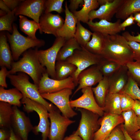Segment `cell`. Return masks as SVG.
<instances>
[{
    "label": "cell",
    "mask_w": 140,
    "mask_h": 140,
    "mask_svg": "<svg viewBox=\"0 0 140 140\" xmlns=\"http://www.w3.org/2000/svg\"><path fill=\"white\" fill-rule=\"evenodd\" d=\"M73 140H83L79 135L76 134L74 132L72 134Z\"/></svg>",
    "instance_id": "obj_55"
},
{
    "label": "cell",
    "mask_w": 140,
    "mask_h": 140,
    "mask_svg": "<svg viewBox=\"0 0 140 140\" xmlns=\"http://www.w3.org/2000/svg\"><path fill=\"white\" fill-rule=\"evenodd\" d=\"M12 107L13 113L11 120V128L23 140H28L29 133L32 131L34 127L29 118L18 107L15 106Z\"/></svg>",
    "instance_id": "obj_13"
},
{
    "label": "cell",
    "mask_w": 140,
    "mask_h": 140,
    "mask_svg": "<svg viewBox=\"0 0 140 140\" xmlns=\"http://www.w3.org/2000/svg\"><path fill=\"white\" fill-rule=\"evenodd\" d=\"M121 23L120 19L114 23L102 19L95 22L89 20L87 24L93 32H97L105 36L115 35L120 32L121 31L119 27Z\"/></svg>",
    "instance_id": "obj_20"
},
{
    "label": "cell",
    "mask_w": 140,
    "mask_h": 140,
    "mask_svg": "<svg viewBox=\"0 0 140 140\" xmlns=\"http://www.w3.org/2000/svg\"><path fill=\"white\" fill-rule=\"evenodd\" d=\"M105 140H126L121 128L115 127Z\"/></svg>",
    "instance_id": "obj_41"
},
{
    "label": "cell",
    "mask_w": 140,
    "mask_h": 140,
    "mask_svg": "<svg viewBox=\"0 0 140 140\" xmlns=\"http://www.w3.org/2000/svg\"><path fill=\"white\" fill-rule=\"evenodd\" d=\"M120 98V106L122 112L132 109L135 100L122 91L119 93Z\"/></svg>",
    "instance_id": "obj_40"
},
{
    "label": "cell",
    "mask_w": 140,
    "mask_h": 140,
    "mask_svg": "<svg viewBox=\"0 0 140 140\" xmlns=\"http://www.w3.org/2000/svg\"><path fill=\"white\" fill-rule=\"evenodd\" d=\"M82 47L74 38L66 40L58 53L56 61H65L72 56L76 50H81Z\"/></svg>",
    "instance_id": "obj_26"
},
{
    "label": "cell",
    "mask_w": 140,
    "mask_h": 140,
    "mask_svg": "<svg viewBox=\"0 0 140 140\" xmlns=\"http://www.w3.org/2000/svg\"><path fill=\"white\" fill-rule=\"evenodd\" d=\"M69 1L68 8L72 13L76 11L80 5L83 6L84 4V0H70Z\"/></svg>",
    "instance_id": "obj_44"
},
{
    "label": "cell",
    "mask_w": 140,
    "mask_h": 140,
    "mask_svg": "<svg viewBox=\"0 0 140 140\" xmlns=\"http://www.w3.org/2000/svg\"><path fill=\"white\" fill-rule=\"evenodd\" d=\"M7 13L5 11H3V10L0 9V16L1 17H2L5 15H6Z\"/></svg>",
    "instance_id": "obj_56"
},
{
    "label": "cell",
    "mask_w": 140,
    "mask_h": 140,
    "mask_svg": "<svg viewBox=\"0 0 140 140\" xmlns=\"http://www.w3.org/2000/svg\"><path fill=\"white\" fill-rule=\"evenodd\" d=\"M6 33L1 32L0 34V66L10 69L14 62L12 53L7 42Z\"/></svg>",
    "instance_id": "obj_22"
},
{
    "label": "cell",
    "mask_w": 140,
    "mask_h": 140,
    "mask_svg": "<svg viewBox=\"0 0 140 140\" xmlns=\"http://www.w3.org/2000/svg\"><path fill=\"white\" fill-rule=\"evenodd\" d=\"M82 47L81 50H75L73 55L65 60L77 68L71 76L76 86L78 85V77L79 74L90 66L98 64L103 58L101 55L92 53L84 47Z\"/></svg>",
    "instance_id": "obj_6"
},
{
    "label": "cell",
    "mask_w": 140,
    "mask_h": 140,
    "mask_svg": "<svg viewBox=\"0 0 140 140\" xmlns=\"http://www.w3.org/2000/svg\"><path fill=\"white\" fill-rule=\"evenodd\" d=\"M104 111L107 113L121 115L122 113L120 106V98L119 93H107L105 100Z\"/></svg>",
    "instance_id": "obj_27"
},
{
    "label": "cell",
    "mask_w": 140,
    "mask_h": 140,
    "mask_svg": "<svg viewBox=\"0 0 140 140\" xmlns=\"http://www.w3.org/2000/svg\"><path fill=\"white\" fill-rule=\"evenodd\" d=\"M66 40L64 38L56 37L52 45L45 50L38 51V56L41 65L45 67L47 72L51 78L56 79L55 66L59 50Z\"/></svg>",
    "instance_id": "obj_7"
},
{
    "label": "cell",
    "mask_w": 140,
    "mask_h": 140,
    "mask_svg": "<svg viewBox=\"0 0 140 140\" xmlns=\"http://www.w3.org/2000/svg\"><path fill=\"white\" fill-rule=\"evenodd\" d=\"M21 102L23 105L24 110L27 113L35 111L39 115V123L33 127L32 131L36 135L41 132L42 140H47L50 127L49 112L47 108L44 105L27 97H23Z\"/></svg>",
    "instance_id": "obj_5"
},
{
    "label": "cell",
    "mask_w": 140,
    "mask_h": 140,
    "mask_svg": "<svg viewBox=\"0 0 140 140\" xmlns=\"http://www.w3.org/2000/svg\"><path fill=\"white\" fill-rule=\"evenodd\" d=\"M16 8L0 18V31H7L11 33L13 31V23L16 20Z\"/></svg>",
    "instance_id": "obj_37"
},
{
    "label": "cell",
    "mask_w": 140,
    "mask_h": 140,
    "mask_svg": "<svg viewBox=\"0 0 140 140\" xmlns=\"http://www.w3.org/2000/svg\"><path fill=\"white\" fill-rule=\"evenodd\" d=\"M135 19L133 14L130 15L122 23H121L119 26L121 31H124L125 28L128 26L134 24Z\"/></svg>",
    "instance_id": "obj_45"
},
{
    "label": "cell",
    "mask_w": 140,
    "mask_h": 140,
    "mask_svg": "<svg viewBox=\"0 0 140 140\" xmlns=\"http://www.w3.org/2000/svg\"><path fill=\"white\" fill-rule=\"evenodd\" d=\"M13 111L12 105L0 101V128L10 129Z\"/></svg>",
    "instance_id": "obj_32"
},
{
    "label": "cell",
    "mask_w": 140,
    "mask_h": 140,
    "mask_svg": "<svg viewBox=\"0 0 140 140\" xmlns=\"http://www.w3.org/2000/svg\"><path fill=\"white\" fill-rule=\"evenodd\" d=\"M0 8L1 9L5 11L7 13H9L11 11L5 3L3 0H0Z\"/></svg>",
    "instance_id": "obj_50"
},
{
    "label": "cell",
    "mask_w": 140,
    "mask_h": 140,
    "mask_svg": "<svg viewBox=\"0 0 140 140\" xmlns=\"http://www.w3.org/2000/svg\"><path fill=\"white\" fill-rule=\"evenodd\" d=\"M45 0H26L21 2L16 8V16H27L39 24V20L44 10Z\"/></svg>",
    "instance_id": "obj_15"
},
{
    "label": "cell",
    "mask_w": 140,
    "mask_h": 140,
    "mask_svg": "<svg viewBox=\"0 0 140 140\" xmlns=\"http://www.w3.org/2000/svg\"><path fill=\"white\" fill-rule=\"evenodd\" d=\"M92 36L91 39L84 48L92 53L100 55L104 45V36L99 33L94 32Z\"/></svg>",
    "instance_id": "obj_33"
},
{
    "label": "cell",
    "mask_w": 140,
    "mask_h": 140,
    "mask_svg": "<svg viewBox=\"0 0 140 140\" xmlns=\"http://www.w3.org/2000/svg\"><path fill=\"white\" fill-rule=\"evenodd\" d=\"M137 121L138 126L140 129V115L137 116Z\"/></svg>",
    "instance_id": "obj_57"
},
{
    "label": "cell",
    "mask_w": 140,
    "mask_h": 140,
    "mask_svg": "<svg viewBox=\"0 0 140 140\" xmlns=\"http://www.w3.org/2000/svg\"><path fill=\"white\" fill-rule=\"evenodd\" d=\"M38 48H31L23 53L20 59L13 62L11 69L8 72L9 75L14 74L17 72H22L28 75L38 87L43 74L47 72L45 67L41 65L39 61Z\"/></svg>",
    "instance_id": "obj_2"
},
{
    "label": "cell",
    "mask_w": 140,
    "mask_h": 140,
    "mask_svg": "<svg viewBox=\"0 0 140 140\" xmlns=\"http://www.w3.org/2000/svg\"><path fill=\"white\" fill-rule=\"evenodd\" d=\"M10 129L0 128V140H7L10 136Z\"/></svg>",
    "instance_id": "obj_48"
},
{
    "label": "cell",
    "mask_w": 140,
    "mask_h": 140,
    "mask_svg": "<svg viewBox=\"0 0 140 140\" xmlns=\"http://www.w3.org/2000/svg\"><path fill=\"white\" fill-rule=\"evenodd\" d=\"M84 4L82 9L73 12L78 21L87 23L89 21V15L92 10L98 8L99 5L97 0H84Z\"/></svg>",
    "instance_id": "obj_29"
},
{
    "label": "cell",
    "mask_w": 140,
    "mask_h": 140,
    "mask_svg": "<svg viewBox=\"0 0 140 140\" xmlns=\"http://www.w3.org/2000/svg\"><path fill=\"white\" fill-rule=\"evenodd\" d=\"M108 78L105 77H103L96 87H92L96 100L101 107L104 108V107L105 100L108 92Z\"/></svg>",
    "instance_id": "obj_31"
},
{
    "label": "cell",
    "mask_w": 140,
    "mask_h": 140,
    "mask_svg": "<svg viewBox=\"0 0 140 140\" xmlns=\"http://www.w3.org/2000/svg\"><path fill=\"white\" fill-rule=\"evenodd\" d=\"M23 96L16 88L6 89L0 87V101L18 107L21 106V100Z\"/></svg>",
    "instance_id": "obj_24"
},
{
    "label": "cell",
    "mask_w": 140,
    "mask_h": 140,
    "mask_svg": "<svg viewBox=\"0 0 140 140\" xmlns=\"http://www.w3.org/2000/svg\"><path fill=\"white\" fill-rule=\"evenodd\" d=\"M124 0H114L112 2L100 6L96 10H92L89 15V19L92 20L98 18L110 21L115 15Z\"/></svg>",
    "instance_id": "obj_18"
},
{
    "label": "cell",
    "mask_w": 140,
    "mask_h": 140,
    "mask_svg": "<svg viewBox=\"0 0 140 140\" xmlns=\"http://www.w3.org/2000/svg\"><path fill=\"white\" fill-rule=\"evenodd\" d=\"M127 43L134 53V60L140 62V43L132 41H128Z\"/></svg>",
    "instance_id": "obj_42"
},
{
    "label": "cell",
    "mask_w": 140,
    "mask_h": 140,
    "mask_svg": "<svg viewBox=\"0 0 140 140\" xmlns=\"http://www.w3.org/2000/svg\"><path fill=\"white\" fill-rule=\"evenodd\" d=\"M123 36L128 41H132L140 43V34L138 33L136 36L131 35L128 31H125L122 33Z\"/></svg>",
    "instance_id": "obj_47"
},
{
    "label": "cell",
    "mask_w": 140,
    "mask_h": 140,
    "mask_svg": "<svg viewBox=\"0 0 140 140\" xmlns=\"http://www.w3.org/2000/svg\"><path fill=\"white\" fill-rule=\"evenodd\" d=\"M65 8L64 22L61 28L58 31L57 34V37H62L67 40L74 37L78 21L73 13L69 10L67 2H65Z\"/></svg>",
    "instance_id": "obj_21"
},
{
    "label": "cell",
    "mask_w": 140,
    "mask_h": 140,
    "mask_svg": "<svg viewBox=\"0 0 140 140\" xmlns=\"http://www.w3.org/2000/svg\"><path fill=\"white\" fill-rule=\"evenodd\" d=\"M129 75L127 83L122 91L129 96L134 100L140 101V89L138 84Z\"/></svg>",
    "instance_id": "obj_36"
},
{
    "label": "cell",
    "mask_w": 140,
    "mask_h": 140,
    "mask_svg": "<svg viewBox=\"0 0 140 140\" xmlns=\"http://www.w3.org/2000/svg\"><path fill=\"white\" fill-rule=\"evenodd\" d=\"M112 0H97V2L99 5H102L106 4L107 3L112 2Z\"/></svg>",
    "instance_id": "obj_54"
},
{
    "label": "cell",
    "mask_w": 140,
    "mask_h": 140,
    "mask_svg": "<svg viewBox=\"0 0 140 140\" xmlns=\"http://www.w3.org/2000/svg\"><path fill=\"white\" fill-rule=\"evenodd\" d=\"M10 136L7 140H23L15 133L12 129H10Z\"/></svg>",
    "instance_id": "obj_49"
},
{
    "label": "cell",
    "mask_w": 140,
    "mask_h": 140,
    "mask_svg": "<svg viewBox=\"0 0 140 140\" xmlns=\"http://www.w3.org/2000/svg\"><path fill=\"white\" fill-rule=\"evenodd\" d=\"M9 9L13 11L19 6L23 0H3Z\"/></svg>",
    "instance_id": "obj_46"
},
{
    "label": "cell",
    "mask_w": 140,
    "mask_h": 140,
    "mask_svg": "<svg viewBox=\"0 0 140 140\" xmlns=\"http://www.w3.org/2000/svg\"><path fill=\"white\" fill-rule=\"evenodd\" d=\"M13 31L11 34L6 33L10 43L14 60L17 61L25 52L32 48H38L44 46L45 41L42 39L34 40L22 35L18 30L15 24H12Z\"/></svg>",
    "instance_id": "obj_4"
},
{
    "label": "cell",
    "mask_w": 140,
    "mask_h": 140,
    "mask_svg": "<svg viewBox=\"0 0 140 140\" xmlns=\"http://www.w3.org/2000/svg\"><path fill=\"white\" fill-rule=\"evenodd\" d=\"M128 68L126 66H122L120 69L108 78L109 88L108 93H119L126 85L129 78Z\"/></svg>",
    "instance_id": "obj_19"
},
{
    "label": "cell",
    "mask_w": 140,
    "mask_h": 140,
    "mask_svg": "<svg viewBox=\"0 0 140 140\" xmlns=\"http://www.w3.org/2000/svg\"><path fill=\"white\" fill-rule=\"evenodd\" d=\"M140 12V0H124L115 15L118 19L125 20L130 15Z\"/></svg>",
    "instance_id": "obj_23"
},
{
    "label": "cell",
    "mask_w": 140,
    "mask_h": 140,
    "mask_svg": "<svg viewBox=\"0 0 140 140\" xmlns=\"http://www.w3.org/2000/svg\"><path fill=\"white\" fill-rule=\"evenodd\" d=\"M47 72L44 73L40 81L38 89L40 94L54 93L66 88L73 90L76 86L71 76L65 79L58 80L50 78Z\"/></svg>",
    "instance_id": "obj_11"
},
{
    "label": "cell",
    "mask_w": 140,
    "mask_h": 140,
    "mask_svg": "<svg viewBox=\"0 0 140 140\" xmlns=\"http://www.w3.org/2000/svg\"><path fill=\"white\" fill-rule=\"evenodd\" d=\"M103 78L97 65H93L84 70L78 76V83L79 85L73 95L80 89L86 87H92L98 83Z\"/></svg>",
    "instance_id": "obj_17"
},
{
    "label": "cell",
    "mask_w": 140,
    "mask_h": 140,
    "mask_svg": "<svg viewBox=\"0 0 140 140\" xmlns=\"http://www.w3.org/2000/svg\"><path fill=\"white\" fill-rule=\"evenodd\" d=\"M64 21L58 14L43 13L39 20L40 33L52 34L57 37V32L62 27Z\"/></svg>",
    "instance_id": "obj_16"
},
{
    "label": "cell",
    "mask_w": 140,
    "mask_h": 140,
    "mask_svg": "<svg viewBox=\"0 0 140 140\" xmlns=\"http://www.w3.org/2000/svg\"><path fill=\"white\" fill-rule=\"evenodd\" d=\"M129 74L138 83L140 84V62L132 61L126 65Z\"/></svg>",
    "instance_id": "obj_39"
},
{
    "label": "cell",
    "mask_w": 140,
    "mask_h": 140,
    "mask_svg": "<svg viewBox=\"0 0 140 140\" xmlns=\"http://www.w3.org/2000/svg\"><path fill=\"white\" fill-rule=\"evenodd\" d=\"M82 94L78 99L70 101L71 107L81 108L103 116L104 108L100 107L97 103L93 95L92 87H87L81 89Z\"/></svg>",
    "instance_id": "obj_12"
},
{
    "label": "cell",
    "mask_w": 140,
    "mask_h": 140,
    "mask_svg": "<svg viewBox=\"0 0 140 140\" xmlns=\"http://www.w3.org/2000/svg\"><path fill=\"white\" fill-rule=\"evenodd\" d=\"M19 17L20 30L27 34L29 38L34 40L38 39L35 34L37 30L40 29L39 24L34 20L29 19L24 16L19 15Z\"/></svg>",
    "instance_id": "obj_28"
},
{
    "label": "cell",
    "mask_w": 140,
    "mask_h": 140,
    "mask_svg": "<svg viewBox=\"0 0 140 140\" xmlns=\"http://www.w3.org/2000/svg\"><path fill=\"white\" fill-rule=\"evenodd\" d=\"M7 77L11 84L22 94L23 97L29 98L44 105L48 112L56 109L54 106L42 96L39 92L38 87L30 81L29 77L27 74L19 72L17 75L9 74Z\"/></svg>",
    "instance_id": "obj_3"
},
{
    "label": "cell",
    "mask_w": 140,
    "mask_h": 140,
    "mask_svg": "<svg viewBox=\"0 0 140 140\" xmlns=\"http://www.w3.org/2000/svg\"><path fill=\"white\" fill-rule=\"evenodd\" d=\"M135 21L137 22V25L140 27V12H137L134 14Z\"/></svg>",
    "instance_id": "obj_52"
},
{
    "label": "cell",
    "mask_w": 140,
    "mask_h": 140,
    "mask_svg": "<svg viewBox=\"0 0 140 140\" xmlns=\"http://www.w3.org/2000/svg\"><path fill=\"white\" fill-rule=\"evenodd\" d=\"M76 69L74 65L66 60L57 61L55 66L56 79L61 80L71 76Z\"/></svg>",
    "instance_id": "obj_25"
},
{
    "label": "cell",
    "mask_w": 140,
    "mask_h": 140,
    "mask_svg": "<svg viewBox=\"0 0 140 140\" xmlns=\"http://www.w3.org/2000/svg\"><path fill=\"white\" fill-rule=\"evenodd\" d=\"M72 90L71 89L66 88L56 92L41 95L44 99L49 101L56 106L63 116L69 118L77 114L73 109L70 104L69 97L72 94Z\"/></svg>",
    "instance_id": "obj_9"
},
{
    "label": "cell",
    "mask_w": 140,
    "mask_h": 140,
    "mask_svg": "<svg viewBox=\"0 0 140 140\" xmlns=\"http://www.w3.org/2000/svg\"><path fill=\"white\" fill-rule=\"evenodd\" d=\"M124 130L130 136L140 129L137 121V116L132 109L122 112Z\"/></svg>",
    "instance_id": "obj_30"
},
{
    "label": "cell",
    "mask_w": 140,
    "mask_h": 140,
    "mask_svg": "<svg viewBox=\"0 0 140 140\" xmlns=\"http://www.w3.org/2000/svg\"><path fill=\"white\" fill-rule=\"evenodd\" d=\"M133 140H140V129L130 136Z\"/></svg>",
    "instance_id": "obj_51"
},
{
    "label": "cell",
    "mask_w": 140,
    "mask_h": 140,
    "mask_svg": "<svg viewBox=\"0 0 140 140\" xmlns=\"http://www.w3.org/2000/svg\"><path fill=\"white\" fill-rule=\"evenodd\" d=\"M64 0H45L44 3V13H50L55 11L59 13L63 12L62 5Z\"/></svg>",
    "instance_id": "obj_38"
},
{
    "label": "cell",
    "mask_w": 140,
    "mask_h": 140,
    "mask_svg": "<svg viewBox=\"0 0 140 140\" xmlns=\"http://www.w3.org/2000/svg\"><path fill=\"white\" fill-rule=\"evenodd\" d=\"M81 118L77 130L74 133L83 140H93L94 133L99 129L98 115L88 110L78 108Z\"/></svg>",
    "instance_id": "obj_8"
},
{
    "label": "cell",
    "mask_w": 140,
    "mask_h": 140,
    "mask_svg": "<svg viewBox=\"0 0 140 140\" xmlns=\"http://www.w3.org/2000/svg\"><path fill=\"white\" fill-rule=\"evenodd\" d=\"M50 127L49 140H63L68 127L75 122L62 116L56 109L49 112Z\"/></svg>",
    "instance_id": "obj_10"
},
{
    "label": "cell",
    "mask_w": 140,
    "mask_h": 140,
    "mask_svg": "<svg viewBox=\"0 0 140 140\" xmlns=\"http://www.w3.org/2000/svg\"><path fill=\"white\" fill-rule=\"evenodd\" d=\"M93 32L84 27L78 21L74 37L81 47H85L90 40Z\"/></svg>",
    "instance_id": "obj_35"
},
{
    "label": "cell",
    "mask_w": 140,
    "mask_h": 140,
    "mask_svg": "<svg viewBox=\"0 0 140 140\" xmlns=\"http://www.w3.org/2000/svg\"><path fill=\"white\" fill-rule=\"evenodd\" d=\"M121 128L122 131L125 137L126 140H133L130 137V136L127 133L126 131L124 130L123 124H122L121 126Z\"/></svg>",
    "instance_id": "obj_53"
},
{
    "label": "cell",
    "mask_w": 140,
    "mask_h": 140,
    "mask_svg": "<svg viewBox=\"0 0 140 140\" xmlns=\"http://www.w3.org/2000/svg\"><path fill=\"white\" fill-rule=\"evenodd\" d=\"M5 67H1L0 71V85L4 88H7L8 85L6 82V77L9 75L8 71Z\"/></svg>",
    "instance_id": "obj_43"
},
{
    "label": "cell",
    "mask_w": 140,
    "mask_h": 140,
    "mask_svg": "<svg viewBox=\"0 0 140 140\" xmlns=\"http://www.w3.org/2000/svg\"><path fill=\"white\" fill-rule=\"evenodd\" d=\"M97 65L103 77L108 78L117 71L122 66L115 62L104 58Z\"/></svg>",
    "instance_id": "obj_34"
},
{
    "label": "cell",
    "mask_w": 140,
    "mask_h": 140,
    "mask_svg": "<svg viewBox=\"0 0 140 140\" xmlns=\"http://www.w3.org/2000/svg\"><path fill=\"white\" fill-rule=\"evenodd\" d=\"M102 117L99 121L100 127L94 133L93 140H105L115 127L124 121L121 114L107 113Z\"/></svg>",
    "instance_id": "obj_14"
},
{
    "label": "cell",
    "mask_w": 140,
    "mask_h": 140,
    "mask_svg": "<svg viewBox=\"0 0 140 140\" xmlns=\"http://www.w3.org/2000/svg\"><path fill=\"white\" fill-rule=\"evenodd\" d=\"M104 36V45L100 55L103 58L122 66L134 61L133 51L123 36L116 34Z\"/></svg>",
    "instance_id": "obj_1"
}]
</instances>
